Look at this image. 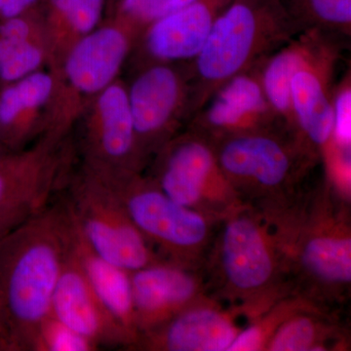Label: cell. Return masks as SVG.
I'll list each match as a JSON object with an SVG mask.
<instances>
[{
	"instance_id": "obj_1",
	"label": "cell",
	"mask_w": 351,
	"mask_h": 351,
	"mask_svg": "<svg viewBox=\"0 0 351 351\" xmlns=\"http://www.w3.org/2000/svg\"><path fill=\"white\" fill-rule=\"evenodd\" d=\"M66 202L36 212L0 242V289L5 341L2 350H29L32 336L50 314L51 302L71 239Z\"/></svg>"
},
{
	"instance_id": "obj_2",
	"label": "cell",
	"mask_w": 351,
	"mask_h": 351,
	"mask_svg": "<svg viewBox=\"0 0 351 351\" xmlns=\"http://www.w3.org/2000/svg\"><path fill=\"white\" fill-rule=\"evenodd\" d=\"M300 32L284 0H232L219 14L199 54L189 62L191 119L221 84L257 68Z\"/></svg>"
},
{
	"instance_id": "obj_3",
	"label": "cell",
	"mask_w": 351,
	"mask_h": 351,
	"mask_svg": "<svg viewBox=\"0 0 351 351\" xmlns=\"http://www.w3.org/2000/svg\"><path fill=\"white\" fill-rule=\"evenodd\" d=\"M211 144L230 186L262 191L285 188L317 156L283 126L237 134Z\"/></svg>"
},
{
	"instance_id": "obj_4",
	"label": "cell",
	"mask_w": 351,
	"mask_h": 351,
	"mask_svg": "<svg viewBox=\"0 0 351 351\" xmlns=\"http://www.w3.org/2000/svg\"><path fill=\"white\" fill-rule=\"evenodd\" d=\"M64 202L80 234L101 257L130 272L156 263L147 240L100 178L88 172L73 184Z\"/></svg>"
},
{
	"instance_id": "obj_5",
	"label": "cell",
	"mask_w": 351,
	"mask_h": 351,
	"mask_svg": "<svg viewBox=\"0 0 351 351\" xmlns=\"http://www.w3.org/2000/svg\"><path fill=\"white\" fill-rule=\"evenodd\" d=\"M100 179L114 191L145 239L168 254L182 257L206 239V221L191 208L171 199L154 182L141 179L135 172Z\"/></svg>"
},
{
	"instance_id": "obj_6",
	"label": "cell",
	"mask_w": 351,
	"mask_h": 351,
	"mask_svg": "<svg viewBox=\"0 0 351 351\" xmlns=\"http://www.w3.org/2000/svg\"><path fill=\"white\" fill-rule=\"evenodd\" d=\"M154 63L132 83L128 93L138 151L169 133L180 119H191L193 76L191 64ZM141 154V152H140Z\"/></svg>"
},
{
	"instance_id": "obj_7",
	"label": "cell",
	"mask_w": 351,
	"mask_h": 351,
	"mask_svg": "<svg viewBox=\"0 0 351 351\" xmlns=\"http://www.w3.org/2000/svg\"><path fill=\"white\" fill-rule=\"evenodd\" d=\"M345 43L326 34L291 82V107L295 129L317 154L318 149L326 152L331 144L332 80Z\"/></svg>"
},
{
	"instance_id": "obj_8",
	"label": "cell",
	"mask_w": 351,
	"mask_h": 351,
	"mask_svg": "<svg viewBox=\"0 0 351 351\" xmlns=\"http://www.w3.org/2000/svg\"><path fill=\"white\" fill-rule=\"evenodd\" d=\"M189 124L191 130L210 142L246 132L286 127L270 107L258 66L221 84Z\"/></svg>"
},
{
	"instance_id": "obj_9",
	"label": "cell",
	"mask_w": 351,
	"mask_h": 351,
	"mask_svg": "<svg viewBox=\"0 0 351 351\" xmlns=\"http://www.w3.org/2000/svg\"><path fill=\"white\" fill-rule=\"evenodd\" d=\"M160 158L154 184L182 206L191 209L208 189L230 186L219 168L213 145L191 129L172 141Z\"/></svg>"
},
{
	"instance_id": "obj_10",
	"label": "cell",
	"mask_w": 351,
	"mask_h": 351,
	"mask_svg": "<svg viewBox=\"0 0 351 351\" xmlns=\"http://www.w3.org/2000/svg\"><path fill=\"white\" fill-rule=\"evenodd\" d=\"M50 314L97 346H128L123 332L88 282L71 246L53 294Z\"/></svg>"
},
{
	"instance_id": "obj_11",
	"label": "cell",
	"mask_w": 351,
	"mask_h": 351,
	"mask_svg": "<svg viewBox=\"0 0 351 351\" xmlns=\"http://www.w3.org/2000/svg\"><path fill=\"white\" fill-rule=\"evenodd\" d=\"M232 0H195L145 27L144 47L154 63H189Z\"/></svg>"
},
{
	"instance_id": "obj_12",
	"label": "cell",
	"mask_w": 351,
	"mask_h": 351,
	"mask_svg": "<svg viewBox=\"0 0 351 351\" xmlns=\"http://www.w3.org/2000/svg\"><path fill=\"white\" fill-rule=\"evenodd\" d=\"M99 97V122L92 137V174L115 177L135 172L138 151L128 93L117 83L108 85Z\"/></svg>"
},
{
	"instance_id": "obj_13",
	"label": "cell",
	"mask_w": 351,
	"mask_h": 351,
	"mask_svg": "<svg viewBox=\"0 0 351 351\" xmlns=\"http://www.w3.org/2000/svg\"><path fill=\"white\" fill-rule=\"evenodd\" d=\"M138 337L184 309L196 291L195 279L176 265L154 263L131 272Z\"/></svg>"
},
{
	"instance_id": "obj_14",
	"label": "cell",
	"mask_w": 351,
	"mask_h": 351,
	"mask_svg": "<svg viewBox=\"0 0 351 351\" xmlns=\"http://www.w3.org/2000/svg\"><path fill=\"white\" fill-rule=\"evenodd\" d=\"M71 219V250L99 301L125 336L128 346L135 345L138 332L136 327L131 272L98 255L80 234L73 216Z\"/></svg>"
},
{
	"instance_id": "obj_15",
	"label": "cell",
	"mask_w": 351,
	"mask_h": 351,
	"mask_svg": "<svg viewBox=\"0 0 351 351\" xmlns=\"http://www.w3.org/2000/svg\"><path fill=\"white\" fill-rule=\"evenodd\" d=\"M52 145L49 140L24 154H0V209L47 206L58 184Z\"/></svg>"
},
{
	"instance_id": "obj_16",
	"label": "cell",
	"mask_w": 351,
	"mask_h": 351,
	"mask_svg": "<svg viewBox=\"0 0 351 351\" xmlns=\"http://www.w3.org/2000/svg\"><path fill=\"white\" fill-rule=\"evenodd\" d=\"M230 321L209 308L182 309L160 326L138 337L149 350L223 351L237 337Z\"/></svg>"
},
{
	"instance_id": "obj_17",
	"label": "cell",
	"mask_w": 351,
	"mask_h": 351,
	"mask_svg": "<svg viewBox=\"0 0 351 351\" xmlns=\"http://www.w3.org/2000/svg\"><path fill=\"white\" fill-rule=\"evenodd\" d=\"M129 49L130 40L123 29L117 27L94 29L69 55L66 73L69 82L82 93L103 91L119 73Z\"/></svg>"
},
{
	"instance_id": "obj_18",
	"label": "cell",
	"mask_w": 351,
	"mask_h": 351,
	"mask_svg": "<svg viewBox=\"0 0 351 351\" xmlns=\"http://www.w3.org/2000/svg\"><path fill=\"white\" fill-rule=\"evenodd\" d=\"M221 263L228 282L241 292H252L269 282L274 263L262 230L248 217L226 225L221 240Z\"/></svg>"
},
{
	"instance_id": "obj_19",
	"label": "cell",
	"mask_w": 351,
	"mask_h": 351,
	"mask_svg": "<svg viewBox=\"0 0 351 351\" xmlns=\"http://www.w3.org/2000/svg\"><path fill=\"white\" fill-rule=\"evenodd\" d=\"M325 36L314 29L300 32L258 66V77L270 107L284 125L297 134L291 107V82Z\"/></svg>"
},
{
	"instance_id": "obj_20",
	"label": "cell",
	"mask_w": 351,
	"mask_h": 351,
	"mask_svg": "<svg viewBox=\"0 0 351 351\" xmlns=\"http://www.w3.org/2000/svg\"><path fill=\"white\" fill-rule=\"evenodd\" d=\"M53 80L48 73L34 71L0 93V127L2 140L9 144L22 137L21 124L25 112L40 107L49 99Z\"/></svg>"
},
{
	"instance_id": "obj_21",
	"label": "cell",
	"mask_w": 351,
	"mask_h": 351,
	"mask_svg": "<svg viewBox=\"0 0 351 351\" xmlns=\"http://www.w3.org/2000/svg\"><path fill=\"white\" fill-rule=\"evenodd\" d=\"M302 263L307 271L328 284H350L351 239L339 235H316L302 247Z\"/></svg>"
},
{
	"instance_id": "obj_22",
	"label": "cell",
	"mask_w": 351,
	"mask_h": 351,
	"mask_svg": "<svg viewBox=\"0 0 351 351\" xmlns=\"http://www.w3.org/2000/svg\"><path fill=\"white\" fill-rule=\"evenodd\" d=\"M300 31L314 29L350 40L351 0H284Z\"/></svg>"
},
{
	"instance_id": "obj_23",
	"label": "cell",
	"mask_w": 351,
	"mask_h": 351,
	"mask_svg": "<svg viewBox=\"0 0 351 351\" xmlns=\"http://www.w3.org/2000/svg\"><path fill=\"white\" fill-rule=\"evenodd\" d=\"M98 348L91 341L49 314L36 328L29 350L93 351Z\"/></svg>"
},
{
	"instance_id": "obj_24",
	"label": "cell",
	"mask_w": 351,
	"mask_h": 351,
	"mask_svg": "<svg viewBox=\"0 0 351 351\" xmlns=\"http://www.w3.org/2000/svg\"><path fill=\"white\" fill-rule=\"evenodd\" d=\"M43 52L29 39L0 38V80L15 82L34 73L43 62Z\"/></svg>"
},
{
	"instance_id": "obj_25",
	"label": "cell",
	"mask_w": 351,
	"mask_h": 351,
	"mask_svg": "<svg viewBox=\"0 0 351 351\" xmlns=\"http://www.w3.org/2000/svg\"><path fill=\"white\" fill-rule=\"evenodd\" d=\"M332 91V136L328 149L350 152L351 142V77L346 71Z\"/></svg>"
},
{
	"instance_id": "obj_26",
	"label": "cell",
	"mask_w": 351,
	"mask_h": 351,
	"mask_svg": "<svg viewBox=\"0 0 351 351\" xmlns=\"http://www.w3.org/2000/svg\"><path fill=\"white\" fill-rule=\"evenodd\" d=\"M195 0H120L119 13L127 24L145 27Z\"/></svg>"
},
{
	"instance_id": "obj_27",
	"label": "cell",
	"mask_w": 351,
	"mask_h": 351,
	"mask_svg": "<svg viewBox=\"0 0 351 351\" xmlns=\"http://www.w3.org/2000/svg\"><path fill=\"white\" fill-rule=\"evenodd\" d=\"M316 341L315 324L308 318H297L284 325L272 339L274 351L311 350Z\"/></svg>"
},
{
	"instance_id": "obj_28",
	"label": "cell",
	"mask_w": 351,
	"mask_h": 351,
	"mask_svg": "<svg viewBox=\"0 0 351 351\" xmlns=\"http://www.w3.org/2000/svg\"><path fill=\"white\" fill-rule=\"evenodd\" d=\"M104 7L105 0H75L64 21L75 32L89 34L100 22Z\"/></svg>"
},
{
	"instance_id": "obj_29",
	"label": "cell",
	"mask_w": 351,
	"mask_h": 351,
	"mask_svg": "<svg viewBox=\"0 0 351 351\" xmlns=\"http://www.w3.org/2000/svg\"><path fill=\"white\" fill-rule=\"evenodd\" d=\"M41 209L31 206H17L4 208L0 209V242L2 241L9 233L12 232L25 219L29 218Z\"/></svg>"
},
{
	"instance_id": "obj_30",
	"label": "cell",
	"mask_w": 351,
	"mask_h": 351,
	"mask_svg": "<svg viewBox=\"0 0 351 351\" xmlns=\"http://www.w3.org/2000/svg\"><path fill=\"white\" fill-rule=\"evenodd\" d=\"M32 27L25 14L17 17L2 20L0 24V38L9 39H29Z\"/></svg>"
},
{
	"instance_id": "obj_31",
	"label": "cell",
	"mask_w": 351,
	"mask_h": 351,
	"mask_svg": "<svg viewBox=\"0 0 351 351\" xmlns=\"http://www.w3.org/2000/svg\"><path fill=\"white\" fill-rule=\"evenodd\" d=\"M263 332L257 327L249 328L237 334L232 343L228 346V351L257 350L262 346Z\"/></svg>"
},
{
	"instance_id": "obj_32",
	"label": "cell",
	"mask_w": 351,
	"mask_h": 351,
	"mask_svg": "<svg viewBox=\"0 0 351 351\" xmlns=\"http://www.w3.org/2000/svg\"><path fill=\"white\" fill-rule=\"evenodd\" d=\"M5 341V318H4V302L0 289V350L3 348Z\"/></svg>"
},
{
	"instance_id": "obj_33",
	"label": "cell",
	"mask_w": 351,
	"mask_h": 351,
	"mask_svg": "<svg viewBox=\"0 0 351 351\" xmlns=\"http://www.w3.org/2000/svg\"><path fill=\"white\" fill-rule=\"evenodd\" d=\"M2 140L1 127H0V141Z\"/></svg>"
}]
</instances>
